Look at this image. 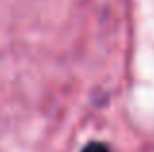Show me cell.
Masks as SVG:
<instances>
[{
    "mask_svg": "<svg viewBox=\"0 0 154 152\" xmlns=\"http://www.w3.org/2000/svg\"><path fill=\"white\" fill-rule=\"evenodd\" d=\"M80 152H109V148H107V144H105V142L92 141V142H88V144L84 146Z\"/></svg>",
    "mask_w": 154,
    "mask_h": 152,
    "instance_id": "cell-1",
    "label": "cell"
}]
</instances>
